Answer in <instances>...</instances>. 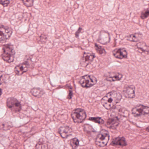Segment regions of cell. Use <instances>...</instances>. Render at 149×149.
<instances>
[{
  "mask_svg": "<svg viewBox=\"0 0 149 149\" xmlns=\"http://www.w3.org/2000/svg\"><path fill=\"white\" fill-rule=\"evenodd\" d=\"M122 98V95L119 92L113 91L106 94L102 98L101 103L106 109L110 110L119 103Z\"/></svg>",
  "mask_w": 149,
  "mask_h": 149,
  "instance_id": "cell-1",
  "label": "cell"
},
{
  "mask_svg": "<svg viewBox=\"0 0 149 149\" xmlns=\"http://www.w3.org/2000/svg\"><path fill=\"white\" fill-rule=\"evenodd\" d=\"M15 52L14 47L11 44L3 45L1 57L6 62L11 63L14 61Z\"/></svg>",
  "mask_w": 149,
  "mask_h": 149,
  "instance_id": "cell-2",
  "label": "cell"
},
{
  "mask_svg": "<svg viewBox=\"0 0 149 149\" xmlns=\"http://www.w3.org/2000/svg\"><path fill=\"white\" fill-rule=\"evenodd\" d=\"M109 137V133L108 131L105 130H102L96 138L95 144L98 147H104L108 144Z\"/></svg>",
  "mask_w": 149,
  "mask_h": 149,
  "instance_id": "cell-3",
  "label": "cell"
},
{
  "mask_svg": "<svg viewBox=\"0 0 149 149\" xmlns=\"http://www.w3.org/2000/svg\"><path fill=\"white\" fill-rule=\"evenodd\" d=\"M79 83L83 88H89L96 84L97 79L94 76L86 75L80 78Z\"/></svg>",
  "mask_w": 149,
  "mask_h": 149,
  "instance_id": "cell-4",
  "label": "cell"
},
{
  "mask_svg": "<svg viewBox=\"0 0 149 149\" xmlns=\"http://www.w3.org/2000/svg\"><path fill=\"white\" fill-rule=\"evenodd\" d=\"M86 116V112L83 109H75L71 112V117L73 121L77 123H82L85 120Z\"/></svg>",
  "mask_w": 149,
  "mask_h": 149,
  "instance_id": "cell-5",
  "label": "cell"
},
{
  "mask_svg": "<svg viewBox=\"0 0 149 149\" xmlns=\"http://www.w3.org/2000/svg\"><path fill=\"white\" fill-rule=\"evenodd\" d=\"M6 105L8 108L13 112H19L21 110L22 105L20 102L14 97H11L8 98Z\"/></svg>",
  "mask_w": 149,
  "mask_h": 149,
  "instance_id": "cell-6",
  "label": "cell"
},
{
  "mask_svg": "<svg viewBox=\"0 0 149 149\" xmlns=\"http://www.w3.org/2000/svg\"><path fill=\"white\" fill-rule=\"evenodd\" d=\"M132 115L135 117L149 114V107L139 104L134 107L132 110Z\"/></svg>",
  "mask_w": 149,
  "mask_h": 149,
  "instance_id": "cell-7",
  "label": "cell"
},
{
  "mask_svg": "<svg viewBox=\"0 0 149 149\" xmlns=\"http://www.w3.org/2000/svg\"><path fill=\"white\" fill-rule=\"evenodd\" d=\"M13 33V30L11 28L7 26L1 25L0 27V42H5L9 40Z\"/></svg>",
  "mask_w": 149,
  "mask_h": 149,
  "instance_id": "cell-8",
  "label": "cell"
},
{
  "mask_svg": "<svg viewBox=\"0 0 149 149\" xmlns=\"http://www.w3.org/2000/svg\"><path fill=\"white\" fill-rule=\"evenodd\" d=\"M95 55L92 53H84L80 61V65L82 67H87L93 61Z\"/></svg>",
  "mask_w": 149,
  "mask_h": 149,
  "instance_id": "cell-9",
  "label": "cell"
},
{
  "mask_svg": "<svg viewBox=\"0 0 149 149\" xmlns=\"http://www.w3.org/2000/svg\"><path fill=\"white\" fill-rule=\"evenodd\" d=\"M29 67V64L28 62H24L23 63H20L15 67V73L17 75H21L28 71Z\"/></svg>",
  "mask_w": 149,
  "mask_h": 149,
  "instance_id": "cell-10",
  "label": "cell"
},
{
  "mask_svg": "<svg viewBox=\"0 0 149 149\" xmlns=\"http://www.w3.org/2000/svg\"><path fill=\"white\" fill-rule=\"evenodd\" d=\"M135 88L133 85H126L123 91V95L126 98H133L135 97Z\"/></svg>",
  "mask_w": 149,
  "mask_h": 149,
  "instance_id": "cell-11",
  "label": "cell"
},
{
  "mask_svg": "<svg viewBox=\"0 0 149 149\" xmlns=\"http://www.w3.org/2000/svg\"><path fill=\"white\" fill-rule=\"evenodd\" d=\"M113 55L116 58L119 59H125L127 57V53L125 49H116L113 50Z\"/></svg>",
  "mask_w": 149,
  "mask_h": 149,
  "instance_id": "cell-12",
  "label": "cell"
},
{
  "mask_svg": "<svg viewBox=\"0 0 149 149\" xmlns=\"http://www.w3.org/2000/svg\"><path fill=\"white\" fill-rule=\"evenodd\" d=\"M59 132L63 138H67L71 136L72 133V130L68 126H61L59 129Z\"/></svg>",
  "mask_w": 149,
  "mask_h": 149,
  "instance_id": "cell-13",
  "label": "cell"
},
{
  "mask_svg": "<svg viewBox=\"0 0 149 149\" xmlns=\"http://www.w3.org/2000/svg\"><path fill=\"white\" fill-rule=\"evenodd\" d=\"M120 124V120L117 117L109 118L106 122V126L111 129H116Z\"/></svg>",
  "mask_w": 149,
  "mask_h": 149,
  "instance_id": "cell-14",
  "label": "cell"
},
{
  "mask_svg": "<svg viewBox=\"0 0 149 149\" xmlns=\"http://www.w3.org/2000/svg\"><path fill=\"white\" fill-rule=\"evenodd\" d=\"M110 41V36L108 32L105 31H101L99 35L98 41L103 45H106Z\"/></svg>",
  "mask_w": 149,
  "mask_h": 149,
  "instance_id": "cell-15",
  "label": "cell"
},
{
  "mask_svg": "<svg viewBox=\"0 0 149 149\" xmlns=\"http://www.w3.org/2000/svg\"><path fill=\"white\" fill-rule=\"evenodd\" d=\"M110 145L113 146H124L127 145V143L123 137H118L112 139Z\"/></svg>",
  "mask_w": 149,
  "mask_h": 149,
  "instance_id": "cell-16",
  "label": "cell"
},
{
  "mask_svg": "<svg viewBox=\"0 0 149 149\" xmlns=\"http://www.w3.org/2000/svg\"><path fill=\"white\" fill-rule=\"evenodd\" d=\"M123 75L118 72H112L109 73L106 77L107 81L110 82L119 81L122 79Z\"/></svg>",
  "mask_w": 149,
  "mask_h": 149,
  "instance_id": "cell-17",
  "label": "cell"
},
{
  "mask_svg": "<svg viewBox=\"0 0 149 149\" xmlns=\"http://www.w3.org/2000/svg\"><path fill=\"white\" fill-rule=\"evenodd\" d=\"M143 35L140 33H136L127 36V40L130 42H137L141 40Z\"/></svg>",
  "mask_w": 149,
  "mask_h": 149,
  "instance_id": "cell-18",
  "label": "cell"
},
{
  "mask_svg": "<svg viewBox=\"0 0 149 149\" xmlns=\"http://www.w3.org/2000/svg\"><path fill=\"white\" fill-rule=\"evenodd\" d=\"M30 93L33 96L37 97H41L45 94V92L43 90L39 88H33L31 90Z\"/></svg>",
  "mask_w": 149,
  "mask_h": 149,
  "instance_id": "cell-19",
  "label": "cell"
},
{
  "mask_svg": "<svg viewBox=\"0 0 149 149\" xmlns=\"http://www.w3.org/2000/svg\"><path fill=\"white\" fill-rule=\"evenodd\" d=\"M36 149H48V143L46 140L43 139H40L36 143Z\"/></svg>",
  "mask_w": 149,
  "mask_h": 149,
  "instance_id": "cell-20",
  "label": "cell"
},
{
  "mask_svg": "<svg viewBox=\"0 0 149 149\" xmlns=\"http://www.w3.org/2000/svg\"><path fill=\"white\" fill-rule=\"evenodd\" d=\"M136 47L138 49L147 54H149V47L144 42H139L136 44Z\"/></svg>",
  "mask_w": 149,
  "mask_h": 149,
  "instance_id": "cell-21",
  "label": "cell"
},
{
  "mask_svg": "<svg viewBox=\"0 0 149 149\" xmlns=\"http://www.w3.org/2000/svg\"><path fill=\"white\" fill-rule=\"evenodd\" d=\"M70 144L73 149H76L79 145V140L77 138L72 139L70 140Z\"/></svg>",
  "mask_w": 149,
  "mask_h": 149,
  "instance_id": "cell-22",
  "label": "cell"
},
{
  "mask_svg": "<svg viewBox=\"0 0 149 149\" xmlns=\"http://www.w3.org/2000/svg\"><path fill=\"white\" fill-rule=\"evenodd\" d=\"M95 49L96 51L99 54L101 55H104L106 54V51L104 50V49L102 47L97 45L96 43L95 44Z\"/></svg>",
  "mask_w": 149,
  "mask_h": 149,
  "instance_id": "cell-23",
  "label": "cell"
},
{
  "mask_svg": "<svg viewBox=\"0 0 149 149\" xmlns=\"http://www.w3.org/2000/svg\"><path fill=\"white\" fill-rule=\"evenodd\" d=\"M89 120L95 123H97L99 124H103L104 123V121L103 119L100 117H91L89 118Z\"/></svg>",
  "mask_w": 149,
  "mask_h": 149,
  "instance_id": "cell-24",
  "label": "cell"
},
{
  "mask_svg": "<svg viewBox=\"0 0 149 149\" xmlns=\"http://www.w3.org/2000/svg\"><path fill=\"white\" fill-rule=\"evenodd\" d=\"M148 16H149V8L146 9V10H144L143 11V12L141 13V15H140V18H141V19H144L147 18Z\"/></svg>",
  "mask_w": 149,
  "mask_h": 149,
  "instance_id": "cell-25",
  "label": "cell"
},
{
  "mask_svg": "<svg viewBox=\"0 0 149 149\" xmlns=\"http://www.w3.org/2000/svg\"><path fill=\"white\" fill-rule=\"evenodd\" d=\"M22 2L26 7L29 8L33 6L34 1L32 0H29V1H22Z\"/></svg>",
  "mask_w": 149,
  "mask_h": 149,
  "instance_id": "cell-26",
  "label": "cell"
},
{
  "mask_svg": "<svg viewBox=\"0 0 149 149\" xmlns=\"http://www.w3.org/2000/svg\"><path fill=\"white\" fill-rule=\"evenodd\" d=\"M10 1H3V0H1L0 3L1 5L3 6L4 7H7L8 6L10 3Z\"/></svg>",
  "mask_w": 149,
  "mask_h": 149,
  "instance_id": "cell-27",
  "label": "cell"
},
{
  "mask_svg": "<svg viewBox=\"0 0 149 149\" xmlns=\"http://www.w3.org/2000/svg\"><path fill=\"white\" fill-rule=\"evenodd\" d=\"M40 41L42 43L43 42H46L47 40V36L45 35H41L40 37Z\"/></svg>",
  "mask_w": 149,
  "mask_h": 149,
  "instance_id": "cell-28",
  "label": "cell"
},
{
  "mask_svg": "<svg viewBox=\"0 0 149 149\" xmlns=\"http://www.w3.org/2000/svg\"><path fill=\"white\" fill-rule=\"evenodd\" d=\"M81 30H82V29L81 28H80L78 29V31L76 33V37H78V35H79V33H80V32H81Z\"/></svg>",
  "mask_w": 149,
  "mask_h": 149,
  "instance_id": "cell-29",
  "label": "cell"
},
{
  "mask_svg": "<svg viewBox=\"0 0 149 149\" xmlns=\"http://www.w3.org/2000/svg\"><path fill=\"white\" fill-rule=\"evenodd\" d=\"M146 131L148 132H149V126H148V127H147V128H146Z\"/></svg>",
  "mask_w": 149,
  "mask_h": 149,
  "instance_id": "cell-30",
  "label": "cell"
}]
</instances>
